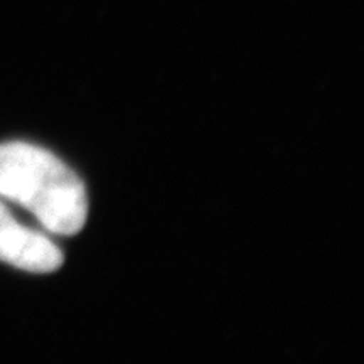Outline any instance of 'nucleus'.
Instances as JSON below:
<instances>
[{"instance_id":"obj_1","label":"nucleus","mask_w":364,"mask_h":364,"mask_svg":"<svg viewBox=\"0 0 364 364\" xmlns=\"http://www.w3.org/2000/svg\"><path fill=\"white\" fill-rule=\"evenodd\" d=\"M0 196L29 209L58 235H76L88 216L80 177L51 152L26 142L0 145Z\"/></svg>"},{"instance_id":"obj_2","label":"nucleus","mask_w":364,"mask_h":364,"mask_svg":"<svg viewBox=\"0 0 364 364\" xmlns=\"http://www.w3.org/2000/svg\"><path fill=\"white\" fill-rule=\"evenodd\" d=\"M63 260V252L53 240L22 225L0 203V262L21 270L48 273L58 270Z\"/></svg>"}]
</instances>
